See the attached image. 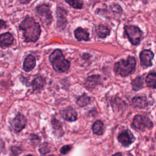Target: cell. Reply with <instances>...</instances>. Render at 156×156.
<instances>
[{
    "label": "cell",
    "mask_w": 156,
    "mask_h": 156,
    "mask_svg": "<svg viewBox=\"0 0 156 156\" xmlns=\"http://www.w3.org/2000/svg\"><path fill=\"white\" fill-rule=\"evenodd\" d=\"M152 126V121L147 117L141 115H136L132 122V127L140 131H143L147 128H151Z\"/></svg>",
    "instance_id": "obj_6"
},
{
    "label": "cell",
    "mask_w": 156,
    "mask_h": 156,
    "mask_svg": "<svg viewBox=\"0 0 156 156\" xmlns=\"http://www.w3.org/2000/svg\"><path fill=\"white\" fill-rule=\"evenodd\" d=\"M36 13L43 24H51L52 20L50 5L48 4H39L36 7Z\"/></svg>",
    "instance_id": "obj_4"
},
{
    "label": "cell",
    "mask_w": 156,
    "mask_h": 156,
    "mask_svg": "<svg viewBox=\"0 0 156 156\" xmlns=\"http://www.w3.org/2000/svg\"><path fill=\"white\" fill-rule=\"evenodd\" d=\"M132 102L135 107L138 108H145L148 105L147 100L144 96H135Z\"/></svg>",
    "instance_id": "obj_14"
},
{
    "label": "cell",
    "mask_w": 156,
    "mask_h": 156,
    "mask_svg": "<svg viewBox=\"0 0 156 156\" xmlns=\"http://www.w3.org/2000/svg\"><path fill=\"white\" fill-rule=\"evenodd\" d=\"M20 2L21 3V4H28L29 2H30L32 0H19Z\"/></svg>",
    "instance_id": "obj_28"
},
{
    "label": "cell",
    "mask_w": 156,
    "mask_h": 156,
    "mask_svg": "<svg viewBox=\"0 0 156 156\" xmlns=\"http://www.w3.org/2000/svg\"><path fill=\"white\" fill-rule=\"evenodd\" d=\"M74 36L79 41L89 40V34L82 27H78L74 30Z\"/></svg>",
    "instance_id": "obj_15"
},
{
    "label": "cell",
    "mask_w": 156,
    "mask_h": 156,
    "mask_svg": "<svg viewBox=\"0 0 156 156\" xmlns=\"http://www.w3.org/2000/svg\"><path fill=\"white\" fill-rule=\"evenodd\" d=\"M110 9L113 13H114L116 15L120 16L122 12V9L121 7L118 4L116 3H113L110 5Z\"/></svg>",
    "instance_id": "obj_24"
},
{
    "label": "cell",
    "mask_w": 156,
    "mask_h": 156,
    "mask_svg": "<svg viewBox=\"0 0 156 156\" xmlns=\"http://www.w3.org/2000/svg\"><path fill=\"white\" fill-rule=\"evenodd\" d=\"M71 149V147L69 145H65L64 146H63L61 149H60V152L62 154H66L67 152H68Z\"/></svg>",
    "instance_id": "obj_26"
},
{
    "label": "cell",
    "mask_w": 156,
    "mask_h": 156,
    "mask_svg": "<svg viewBox=\"0 0 156 156\" xmlns=\"http://www.w3.org/2000/svg\"><path fill=\"white\" fill-rule=\"evenodd\" d=\"M90 101V98L86 94H83L79 96L77 100V104L80 107H85L87 105Z\"/></svg>",
    "instance_id": "obj_23"
},
{
    "label": "cell",
    "mask_w": 156,
    "mask_h": 156,
    "mask_svg": "<svg viewBox=\"0 0 156 156\" xmlns=\"http://www.w3.org/2000/svg\"><path fill=\"white\" fill-rule=\"evenodd\" d=\"M143 79L142 77H137L132 81V88L134 90H139L143 87Z\"/></svg>",
    "instance_id": "obj_20"
},
{
    "label": "cell",
    "mask_w": 156,
    "mask_h": 156,
    "mask_svg": "<svg viewBox=\"0 0 156 156\" xmlns=\"http://www.w3.org/2000/svg\"><path fill=\"white\" fill-rule=\"evenodd\" d=\"M13 37L10 32H5L0 35V47L5 48L12 44Z\"/></svg>",
    "instance_id": "obj_12"
},
{
    "label": "cell",
    "mask_w": 156,
    "mask_h": 156,
    "mask_svg": "<svg viewBox=\"0 0 156 156\" xmlns=\"http://www.w3.org/2000/svg\"><path fill=\"white\" fill-rule=\"evenodd\" d=\"M35 58L32 55H29L24 60L23 63V69L26 71L29 72L33 69L35 66Z\"/></svg>",
    "instance_id": "obj_13"
},
{
    "label": "cell",
    "mask_w": 156,
    "mask_h": 156,
    "mask_svg": "<svg viewBox=\"0 0 156 156\" xmlns=\"http://www.w3.org/2000/svg\"><path fill=\"white\" fill-rule=\"evenodd\" d=\"M27 123V119L26 117L21 115H17L12 121V129L15 132H20L26 126Z\"/></svg>",
    "instance_id": "obj_7"
},
{
    "label": "cell",
    "mask_w": 156,
    "mask_h": 156,
    "mask_svg": "<svg viewBox=\"0 0 156 156\" xmlns=\"http://www.w3.org/2000/svg\"><path fill=\"white\" fill-rule=\"evenodd\" d=\"M45 81L41 77H38L33 80L32 82V87L34 90H38L41 89L44 85Z\"/></svg>",
    "instance_id": "obj_19"
},
{
    "label": "cell",
    "mask_w": 156,
    "mask_h": 156,
    "mask_svg": "<svg viewBox=\"0 0 156 156\" xmlns=\"http://www.w3.org/2000/svg\"><path fill=\"white\" fill-rule=\"evenodd\" d=\"M146 84L148 87L155 88V83H156V74L155 73H150L147 75L146 79Z\"/></svg>",
    "instance_id": "obj_21"
},
{
    "label": "cell",
    "mask_w": 156,
    "mask_h": 156,
    "mask_svg": "<svg viewBox=\"0 0 156 156\" xmlns=\"http://www.w3.org/2000/svg\"><path fill=\"white\" fill-rule=\"evenodd\" d=\"M140 61L143 66H151L152 65V60L154 58V54L150 50H143L141 52Z\"/></svg>",
    "instance_id": "obj_10"
},
{
    "label": "cell",
    "mask_w": 156,
    "mask_h": 156,
    "mask_svg": "<svg viewBox=\"0 0 156 156\" xmlns=\"http://www.w3.org/2000/svg\"><path fill=\"white\" fill-rule=\"evenodd\" d=\"M39 151L41 154H46L48 152H49V146L47 143H43L40 146V148L39 149Z\"/></svg>",
    "instance_id": "obj_25"
},
{
    "label": "cell",
    "mask_w": 156,
    "mask_h": 156,
    "mask_svg": "<svg viewBox=\"0 0 156 156\" xmlns=\"http://www.w3.org/2000/svg\"><path fill=\"white\" fill-rule=\"evenodd\" d=\"M136 60L134 57L129 56L127 60H121L115 65V73L122 77H126L132 74L135 68Z\"/></svg>",
    "instance_id": "obj_3"
},
{
    "label": "cell",
    "mask_w": 156,
    "mask_h": 156,
    "mask_svg": "<svg viewBox=\"0 0 156 156\" xmlns=\"http://www.w3.org/2000/svg\"><path fill=\"white\" fill-rule=\"evenodd\" d=\"M11 151H12V154H14V155L19 154L21 152L20 149L19 147H12Z\"/></svg>",
    "instance_id": "obj_27"
},
{
    "label": "cell",
    "mask_w": 156,
    "mask_h": 156,
    "mask_svg": "<svg viewBox=\"0 0 156 156\" xmlns=\"http://www.w3.org/2000/svg\"><path fill=\"white\" fill-rule=\"evenodd\" d=\"M4 26H5V21L2 20H0V29L3 27Z\"/></svg>",
    "instance_id": "obj_29"
},
{
    "label": "cell",
    "mask_w": 156,
    "mask_h": 156,
    "mask_svg": "<svg viewBox=\"0 0 156 156\" xmlns=\"http://www.w3.org/2000/svg\"><path fill=\"white\" fill-rule=\"evenodd\" d=\"M71 7L76 9H81L83 8V2L82 0H65Z\"/></svg>",
    "instance_id": "obj_22"
},
{
    "label": "cell",
    "mask_w": 156,
    "mask_h": 156,
    "mask_svg": "<svg viewBox=\"0 0 156 156\" xmlns=\"http://www.w3.org/2000/svg\"><path fill=\"white\" fill-rule=\"evenodd\" d=\"M96 32L99 38H104L110 34V30L104 24H99L97 27Z\"/></svg>",
    "instance_id": "obj_16"
},
{
    "label": "cell",
    "mask_w": 156,
    "mask_h": 156,
    "mask_svg": "<svg viewBox=\"0 0 156 156\" xmlns=\"http://www.w3.org/2000/svg\"><path fill=\"white\" fill-rule=\"evenodd\" d=\"M56 14L57 19V27L63 29L67 24V20L66 18V16L67 15V11L61 7H57L56 10Z\"/></svg>",
    "instance_id": "obj_8"
},
{
    "label": "cell",
    "mask_w": 156,
    "mask_h": 156,
    "mask_svg": "<svg viewBox=\"0 0 156 156\" xmlns=\"http://www.w3.org/2000/svg\"><path fill=\"white\" fill-rule=\"evenodd\" d=\"M49 58L54 69L57 72L64 73L69 68V62L65 58L60 49L54 50L49 55Z\"/></svg>",
    "instance_id": "obj_2"
},
{
    "label": "cell",
    "mask_w": 156,
    "mask_h": 156,
    "mask_svg": "<svg viewBox=\"0 0 156 156\" xmlns=\"http://www.w3.org/2000/svg\"><path fill=\"white\" fill-rule=\"evenodd\" d=\"M125 32L132 44L136 45L140 43L143 37V32L135 26L127 25L124 26Z\"/></svg>",
    "instance_id": "obj_5"
},
{
    "label": "cell",
    "mask_w": 156,
    "mask_h": 156,
    "mask_svg": "<svg viewBox=\"0 0 156 156\" xmlns=\"http://www.w3.org/2000/svg\"><path fill=\"white\" fill-rule=\"evenodd\" d=\"M101 82V77L99 76H91L87 79L85 84L87 87L93 88Z\"/></svg>",
    "instance_id": "obj_17"
},
{
    "label": "cell",
    "mask_w": 156,
    "mask_h": 156,
    "mask_svg": "<svg viewBox=\"0 0 156 156\" xmlns=\"http://www.w3.org/2000/svg\"><path fill=\"white\" fill-rule=\"evenodd\" d=\"M118 140L124 146H129L133 143L134 138L129 130H125L118 135Z\"/></svg>",
    "instance_id": "obj_9"
},
{
    "label": "cell",
    "mask_w": 156,
    "mask_h": 156,
    "mask_svg": "<svg viewBox=\"0 0 156 156\" xmlns=\"http://www.w3.org/2000/svg\"><path fill=\"white\" fill-rule=\"evenodd\" d=\"M92 130L93 133L96 135H102L104 130V126L103 122L101 121H96V122H94L92 126Z\"/></svg>",
    "instance_id": "obj_18"
},
{
    "label": "cell",
    "mask_w": 156,
    "mask_h": 156,
    "mask_svg": "<svg viewBox=\"0 0 156 156\" xmlns=\"http://www.w3.org/2000/svg\"><path fill=\"white\" fill-rule=\"evenodd\" d=\"M19 29L23 31L26 42H35L38 40L41 34L40 24L35 22L33 17L27 16L20 23Z\"/></svg>",
    "instance_id": "obj_1"
},
{
    "label": "cell",
    "mask_w": 156,
    "mask_h": 156,
    "mask_svg": "<svg viewBox=\"0 0 156 156\" xmlns=\"http://www.w3.org/2000/svg\"><path fill=\"white\" fill-rule=\"evenodd\" d=\"M62 117L66 121H74L77 118V114L74 109L71 107H68L61 112Z\"/></svg>",
    "instance_id": "obj_11"
}]
</instances>
